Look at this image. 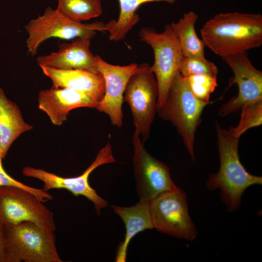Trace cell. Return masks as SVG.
I'll list each match as a JSON object with an SVG mask.
<instances>
[{"label":"cell","mask_w":262,"mask_h":262,"mask_svg":"<svg viewBox=\"0 0 262 262\" xmlns=\"http://www.w3.org/2000/svg\"><path fill=\"white\" fill-rule=\"evenodd\" d=\"M222 58L234 74L229 80V86L236 83L238 88L237 95L220 108L219 115L223 117L240 110L246 103L262 100V72L251 64L247 52Z\"/></svg>","instance_id":"12"},{"label":"cell","mask_w":262,"mask_h":262,"mask_svg":"<svg viewBox=\"0 0 262 262\" xmlns=\"http://www.w3.org/2000/svg\"><path fill=\"white\" fill-rule=\"evenodd\" d=\"M33 128L24 121L17 105L0 87V154L3 159L13 142Z\"/></svg>","instance_id":"18"},{"label":"cell","mask_w":262,"mask_h":262,"mask_svg":"<svg viewBox=\"0 0 262 262\" xmlns=\"http://www.w3.org/2000/svg\"><path fill=\"white\" fill-rule=\"evenodd\" d=\"M98 71L103 76L105 93L96 109L107 115L111 124L120 128L123 124L122 106L124 93L129 79L138 69V65H114L96 55Z\"/></svg>","instance_id":"13"},{"label":"cell","mask_w":262,"mask_h":262,"mask_svg":"<svg viewBox=\"0 0 262 262\" xmlns=\"http://www.w3.org/2000/svg\"><path fill=\"white\" fill-rule=\"evenodd\" d=\"M241 118L235 128H230L234 136L240 138L248 129L262 124V100L245 104L241 108Z\"/></svg>","instance_id":"22"},{"label":"cell","mask_w":262,"mask_h":262,"mask_svg":"<svg viewBox=\"0 0 262 262\" xmlns=\"http://www.w3.org/2000/svg\"><path fill=\"white\" fill-rule=\"evenodd\" d=\"M38 103V108L47 114L55 126L63 124L71 110L82 107L96 109L98 104L84 93L53 86L39 92Z\"/></svg>","instance_id":"15"},{"label":"cell","mask_w":262,"mask_h":262,"mask_svg":"<svg viewBox=\"0 0 262 262\" xmlns=\"http://www.w3.org/2000/svg\"><path fill=\"white\" fill-rule=\"evenodd\" d=\"M58 11L66 17L82 22L100 16V0H58Z\"/></svg>","instance_id":"21"},{"label":"cell","mask_w":262,"mask_h":262,"mask_svg":"<svg viewBox=\"0 0 262 262\" xmlns=\"http://www.w3.org/2000/svg\"><path fill=\"white\" fill-rule=\"evenodd\" d=\"M182 77L191 92L197 98L202 101L210 102V96L217 86V77L203 74Z\"/></svg>","instance_id":"23"},{"label":"cell","mask_w":262,"mask_h":262,"mask_svg":"<svg viewBox=\"0 0 262 262\" xmlns=\"http://www.w3.org/2000/svg\"><path fill=\"white\" fill-rule=\"evenodd\" d=\"M6 262H62L54 231L25 221L4 225Z\"/></svg>","instance_id":"4"},{"label":"cell","mask_w":262,"mask_h":262,"mask_svg":"<svg viewBox=\"0 0 262 262\" xmlns=\"http://www.w3.org/2000/svg\"><path fill=\"white\" fill-rule=\"evenodd\" d=\"M96 32L88 33L75 39L70 43L59 45L56 52L40 56L37 64L59 69H82L99 73L95 55L90 51L91 40Z\"/></svg>","instance_id":"14"},{"label":"cell","mask_w":262,"mask_h":262,"mask_svg":"<svg viewBox=\"0 0 262 262\" xmlns=\"http://www.w3.org/2000/svg\"><path fill=\"white\" fill-rule=\"evenodd\" d=\"M197 15L193 11L184 14L176 23L171 24L179 40L183 56L204 57L205 44L197 36L195 24Z\"/></svg>","instance_id":"20"},{"label":"cell","mask_w":262,"mask_h":262,"mask_svg":"<svg viewBox=\"0 0 262 262\" xmlns=\"http://www.w3.org/2000/svg\"><path fill=\"white\" fill-rule=\"evenodd\" d=\"M3 157L0 154V185L14 186L24 189L36 196L42 202H45L51 200L53 196L48 192L42 189L35 188L27 185L19 181L9 175L2 165Z\"/></svg>","instance_id":"25"},{"label":"cell","mask_w":262,"mask_h":262,"mask_svg":"<svg viewBox=\"0 0 262 262\" xmlns=\"http://www.w3.org/2000/svg\"><path fill=\"white\" fill-rule=\"evenodd\" d=\"M220 168L209 175L206 187L220 191V196L227 211L234 212L241 205L242 196L248 187L262 184V177L250 174L241 164L238 154L240 138L234 136L230 128L226 130L216 123Z\"/></svg>","instance_id":"2"},{"label":"cell","mask_w":262,"mask_h":262,"mask_svg":"<svg viewBox=\"0 0 262 262\" xmlns=\"http://www.w3.org/2000/svg\"><path fill=\"white\" fill-rule=\"evenodd\" d=\"M109 142L98 152L94 161L80 175L74 177H63L40 168L25 166L22 174L27 177L38 179L43 183L42 189L46 191L53 189H64L74 196H82L94 203L96 213L100 214L101 210L108 205L107 202L99 196L90 186V174L100 165L116 162Z\"/></svg>","instance_id":"9"},{"label":"cell","mask_w":262,"mask_h":262,"mask_svg":"<svg viewBox=\"0 0 262 262\" xmlns=\"http://www.w3.org/2000/svg\"><path fill=\"white\" fill-rule=\"evenodd\" d=\"M43 203L24 189L0 185V222L16 225L30 221L55 231L54 214Z\"/></svg>","instance_id":"10"},{"label":"cell","mask_w":262,"mask_h":262,"mask_svg":"<svg viewBox=\"0 0 262 262\" xmlns=\"http://www.w3.org/2000/svg\"><path fill=\"white\" fill-rule=\"evenodd\" d=\"M55 87L67 88L84 93L98 103L105 93L104 81L101 74L82 69H59L40 66Z\"/></svg>","instance_id":"16"},{"label":"cell","mask_w":262,"mask_h":262,"mask_svg":"<svg viewBox=\"0 0 262 262\" xmlns=\"http://www.w3.org/2000/svg\"></svg>","instance_id":"27"},{"label":"cell","mask_w":262,"mask_h":262,"mask_svg":"<svg viewBox=\"0 0 262 262\" xmlns=\"http://www.w3.org/2000/svg\"><path fill=\"white\" fill-rule=\"evenodd\" d=\"M210 103L197 98L178 71L170 85L164 104L157 110L159 117L176 127L194 162L196 132L201 122L203 111Z\"/></svg>","instance_id":"3"},{"label":"cell","mask_w":262,"mask_h":262,"mask_svg":"<svg viewBox=\"0 0 262 262\" xmlns=\"http://www.w3.org/2000/svg\"><path fill=\"white\" fill-rule=\"evenodd\" d=\"M132 141L133 173L139 201L148 202L164 192L176 189L169 167L148 153L135 129Z\"/></svg>","instance_id":"11"},{"label":"cell","mask_w":262,"mask_h":262,"mask_svg":"<svg viewBox=\"0 0 262 262\" xmlns=\"http://www.w3.org/2000/svg\"><path fill=\"white\" fill-rule=\"evenodd\" d=\"M4 227V225L0 222V262H6V242Z\"/></svg>","instance_id":"26"},{"label":"cell","mask_w":262,"mask_h":262,"mask_svg":"<svg viewBox=\"0 0 262 262\" xmlns=\"http://www.w3.org/2000/svg\"><path fill=\"white\" fill-rule=\"evenodd\" d=\"M176 0H118L120 11L116 20L105 24V31L109 33V39L118 42L124 39L127 34L140 20L136 11L143 4L155 1H165L172 4Z\"/></svg>","instance_id":"19"},{"label":"cell","mask_w":262,"mask_h":262,"mask_svg":"<svg viewBox=\"0 0 262 262\" xmlns=\"http://www.w3.org/2000/svg\"><path fill=\"white\" fill-rule=\"evenodd\" d=\"M158 87L155 76L147 63L138 65L128 80L123 101L128 103L134 129L144 144L149 138L151 126L157 113Z\"/></svg>","instance_id":"6"},{"label":"cell","mask_w":262,"mask_h":262,"mask_svg":"<svg viewBox=\"0 0 262 262\" xmlns=\"http://www.w3.org/2000/svg\"><path fill=\"white\" fill-rule=\"evenodd\" d=\"M27 33L26 46L32 56L36 54L41 45L51 38L64 40L75 39L97 31H105V24L101 21L82 23L72 20L56 9L47 7L43 14L30 20L25 25Z\"/></svg>","instance_id":"8"},{"label":"cell","mask_w":262,"mask_h":262,"mask_svg":"<svg viewBox=\"0 0 262 262\" xmlns=\"http://www.w3.org/2000/svg\"><path fill=\"white\" fill-rule=\"evenodd\" d=\"M111 207L122 219L126 229L125 238L117 247L115 261L125 262L128 247L131 239L141 231L154 229L148 203L139 201L135 205L130 207L115 205Z\"/></svg>","instance_id":"17"},{"label":"cell","mask_w":262,"mask_h":262,"mask_svg":"<svg viewBox=\"0 0 262 262\" xmlns=\"http://www.w3.org/2000/svg\"><path fill=\"white\" fill-rule=\"evenodd\" d=\"M200 34L205 47L222 58L247 52L262 44V16L219 13L206 22Z\"/></svg>","instance_id":"1"},{"label":"cell","mask_w":262,"mask_h":262,"mask_svg":"<svg viewBox=\"0 0 262 262\" xmlns=\"http://www.w3.org/2000/svg\"><path fill=\"white\" fill-rule=\"evenodd\" d=\"M138 35L140 39L149 45L153 51L154 61L150 70L158 84L157 110L164 104L170 85L179 71L182 52L171 24L166 25L161 33H157L152 28L143 27Z\"/></svg>","instance_id":"5"},{"label":"cell","mask_w":262,"mask_h":262,"mask_svg":"<svg viewBox=\"0 0 262 262\" xmlns=\"http://www.w3.org/2000/svg\"><path fill=\"white\" fill-rule=\"evenodd\" d=\"M179 71L182 77L191 75L203 74L217 77L218 70L213 62L205 57H187L183 56Z\"/></svg>","instance_id":"24"},{"label":"cell","mask_w":262,"mask_h":262,"mask_svg":"<svg viewBox=\"0 0 262 262\" xmlns=\"http://www.w3.org/2000/svg\"><path fill=\"white\" fill-rule=\"evenodd\" d=\"M148 203L154 229L189 241L196 238L197 231L189 214L187 195L180 187L164 192Z\"/></svg>","instance_id":"7"}]
</instances>
